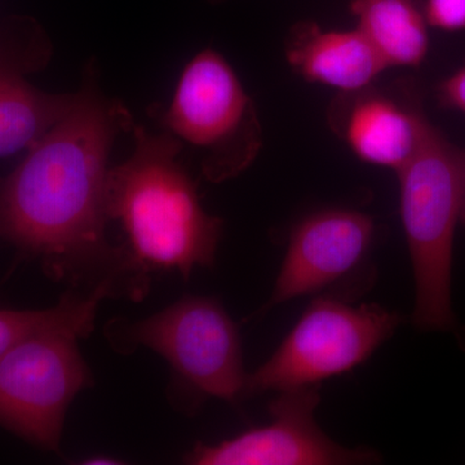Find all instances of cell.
I'll return each mask as SVG.
<instances>
[{
	"mask_svg": "<svg viewBox=\"0 0 465 465\" xmlns=\"http://www.w3.org/2000/svg\"><path fill=\"white\" fill-rule=\"evenodd\" d=\"M149 115L197 152L202 176L211 183L240 176L262 149L258 108L228 60L213 48L186 64L170 105L154 104Z\"/></svg>",
	"mask_w": 465,
	"mask_h": 465,
	"instance_id": "cell-4",
	"label": "cell"
},
{
	"mask_svg": "<svg viewBox=\"0 0 465 465\" xmlns=\"http://www.w3.org/2000/svg\"><path fill=\"white\" fill-rule=\"evenodd\" d=\"M436 99L443 108L465 114V66L440 82L436 87Z\"/></svg>",
	"mask_w": 465,
	"mask_h": 465,
	"instance_id": "cell-16",
	"label": "cell"
},
{
	"mask_svg": "<svg viewBox=\"0 0 465 465\" xmlns=\"http://www.w3.org/2000/svg\"><path fill=\"white\" fill-rule=\"evenodd\" d=\"M460 223H463V224L465 225V197L463 202V208H461Z\"/></svg>",
	"mask_w": 465,
	"mask_h": 465,
	"instance_id": "cell-18",
	"label": "cell"
},
{
	"mask_svg": "<svg viewBox=\"0 0 465 465\" xmlns=\"http://www.w3.org/2000/svg\"><path fill=\"white\" fill-rule=\"evenodd\" d=\"M113 298L105 287L85 295L70 293L54 307L45 309H0V357L17 342L35 333L60 330L74 333L79 339L90 335L101 302Z\"/></svg>",
	"mask_w": 465,
	"mask_h": 465,
	"instance_id": "cell-14",
	"label": "cell"
},
{
	"mask_svg": "<svg viewBox=\"0 0 465 465\" xmlns=\"http://www.w3.org/2000/svg\"><path fill=\"white\" fill-rule=\"evenodd\" d=\"M428 25L442 32L465 30V0H423Z\"/></svg>",
	"mask_w": 465,
	"mask_h": 465,
	"instance_id": "cell-15",
	"label": "cell"
},
{
	"mask_svg": "<svg viewBox=\"0 0 465 465\" xmlns=\"http://www.w3.org/2000/svg\"><path fill=\"white\" fill-rule=\"evenodd\" d=\"M332 133L358 159L399 173L420 149L433 124L415 81L339 92L327 109Z\"/></svg>",
	"mask_w": 465,
	"mask_h": 465,
	"instance_id": "cell-9",
	"label": "cell"
},
{
	"mask_svg": "<svg viewBox=\"0 0 465 465\" xmlns=\"http://www.w3.org/2000/svg\"><path fill=\"white\" fill-rule=\"evenodd\" d=\"M401 316L378 304L312 300L273 356L247 379V397L320 384L351 371L399 329Z\"/></svg>",
	"mask_w": 465,
	"mask_h": 465,
	"instance_id": "cell-6",
	"label": "cell"
},
{
	"mask_svg": "<svg viewBox=\"0 0 465 465\" xmlns=\"http://www.w3.org/2000/svg\"><path fill=\"white\" fill-rule=\"evenodd\" d=\"M84 464H90V465H105V464H122V461L119 460V459H115L113 457H108V455H94V457H90L87 459H84V461H82Z\"/></svg>",
	"mask_w": 465,
	"mask_h": 465,
	"instance_id": "cell-17",
	"label": "cell"
},
{
	"mask_svg": "<svg viewBox=\"0 0 465 465\" xmlns=\"http://www.w3.org/2000/svg\"><path fill=\"white\" fill-rule=\"evenodd\" d=\"M371 216L326 208L305 216L291 232L286 256L264 311L338 282L365 262L374 241Z\"/></svg>",
	"mask_w": 465,
	"mask_h": 465,
	"instance_id": "cell-10",
	"label": "cell"
},
{
	"mask_svg": "<svg viewBox=\"0 0 465 465\" xmlns=\"http://www.w3.org/2000/svg\"><path fill=\"white\" fill-rule=\"evenodd\" d=\"M397 176L414 272L412 322L423 331H451L457 326L451 302L452 258L465 197V149L433 125Z\"/></svg>",
	"mask_w": 465,
	"mask_h": 465,
	"instance_id": "cell-3",
	"label": "cell"
},
{
	"mask_svg": "<svg viewBox=\"0 0 465 465\" xmlns=\"http://www.w3.org/2000/svg\"><path fill=\"white\" fill-rule=\"evenodd\" d=\"M320 384L278 391L269 405L271 423L231 440L198 442L185 455L195 465H345L379 460L374 451L349 449L329 439L316 423Z\"/></svg>",
	"mask_w": 465,
	"mask_h": 465,
	"instance_id": "cell-8",
	"label": "cell"
},
{
	"mask_svg": "<svg viewBox=\"0 0 465 465\" xmlns=\"http://www.w3.org/2000/svg\"><path fill=\"white\" fill-rule=\"evenodd\" d=\"M134 125L130 109L103 91L96 64H88L69 112L0 180V240L38 260L54 280L143 299L149 274L106 235L110 153Z\"/></svg>",
	"mask_w": 465,
	"mask_h": 465,
	"instance_id": "cell-1",
	"label": "cell"
},
{
	"mask_svg": "<svg viewBox=\"0 0 465 465\" xmlns=\"http://www.w3.org/2000/svg\"><path fill=\"white\" fill-rule=\"evenodd\" d=\"M208 2H211V3H220V2H223V0H208Z\"/></svg>",
	"mask_w": 465,
	"mask_h": 465,
	"instance_id": "cell-19",
	"label": "cell"
},
{
	"mask_svg": "<svg viewBox=\"0 0 465 465\" xmlns=\"http://www.w3.org/2000/svg\"><path fill=\"white\" fill-rule=\"evenodd\" d=\"M78 336L35 333L0 357V427L36 448L58 452L66 412L94 384Z\"/></svg>",
	"mask_w": 465,
	"mask_h": 465,
	"instance_id": "cell-7",
	"label": "cell"
},
{
	"mask_svg": "<svg viewBox=\"0 0 465 465\" xmlns=\"http://www.w3.org/2000/svg\"><path fill=\"white\" fill-rule=\"evenodd\" d=\"M51 57L50 38L34 21L0 27V158L32 148L74 104L75 92L48 94L27 81Z\"/></svg>",
	"mask_w": 465,
	"mask_h": 465,
	"instance_id": "cell-11",
	"label": "cell"
},
{
	"mask_svg": "<svg viewBox=\"0 0 465 465\" xmlns=\"http://www.w3.org/2000/svg\"><path fill=\"white\" fill-rule=\"evenodd\" d=\"M105 335L119 353L155 351L170 365L174 385L198 399H247L240 332L215 298L183 296L143 320L115 318Z\"/></svg>",
	"mask_w": 465,
	"mask_h": 465,
	"instance_id": "cell-5",
	"label": "cell"
},
{
	"mask_svg": "<svg viewBox=\"0 0 465 465\" xmlns=\"http://www.w3.org/2000/svg\"><path fill=\"white\" fill-rule=\"evenodd\" d=\"M133 134L130 157L109 171V219L121 225L124 246L142 271H174L188 280L215 262L224 222L202 206L176 137L140 124Z\"/></svg>",
	"mask_w": 465,
	"mask_h": 465,
	"instance_id": "cell-2",
	"label": "cell"
},
{
	"mask_svg": "<svg viewBox=\"0 0 465 465\" xmlns=\"http://www.w3.org/2000/svg\"><path fill=\"white\" fill-rule=\"evenodd\" d=\"M357 29L390 67L416 69L430 50L423 0H349Z\"/></svg>",
	"mask_w": 465,
	"mask_h": 465,
	"instance_id": "cell-13",
	"label": "cell"
},
{
	"mask_svg": "<svg viewBox=\"0 0 465 465\" xmlns=\"http://www.w3.org/2000/svg\"><path fill=\"white\" fill-rule=\"evenodd\" d=\"M291 69L309 84L338 92L375 84L388 69L360 30H326L313 21L296 24L286 41Z\"/></svg>",
	"mask_w": 465,
	"mask_h": 465,
	"instance_id": "cell-12",
	"label": "cell"
}]
</instances>
